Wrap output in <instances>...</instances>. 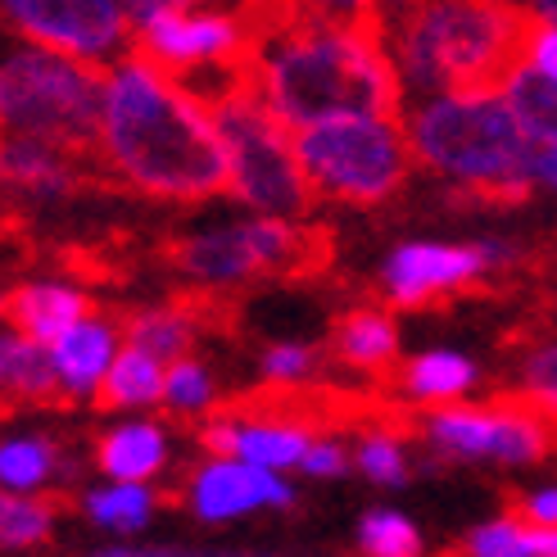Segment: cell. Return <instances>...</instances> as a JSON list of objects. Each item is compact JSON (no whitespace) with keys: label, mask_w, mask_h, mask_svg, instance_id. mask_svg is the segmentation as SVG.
Listing matches in <instances>:
<instances>
[{"label":"cell","mask_w":557,"mask_h":557,"mask_svg":"<svg viewBox=\"0 0 557 557\" xmlns=\"http://www.w3.org/2000/svg\"><path fill=\"white\" fill-rule=\"evenodd\" d=\"M96 159L146 200L200 205L227 195V146L213 100L136 50L104 69Z\"/></svg>","instance_id":"obj_1"},{"label":"cell","mask_w":557,"mask_h":557,"mask_svg":"<svg viewBox=\"0 0 557 557\" xmlns=\"http://www.w3.org/2000/svg\"><path fill=\"white\" fill-rule=\"evenodd\" d=\"M255 18L249 87L286 127L336 114H404L408 91L389 60L385 27H345L290 14L276 0H245Z\"/></svg>","instance_id":"obj_2"},{"label":"cell","mask_w":557,"mask_h":557,"mask_svg":"<svg viewBox=\"0 0 557 557\" xmlns=\"http://www.w3.org/2000/svg\"><path fill=\"white\" fill-rule=\"evenodd\" d=\"M535 14L504 0H422L385 23L408 100L440 91H504L525 60Z\"/></svg>","instance_id":"obj_3"},{"label":"cell","mask_w":557,"mask_h":557,"mask_svg":"<svg viewBox=\"0 0 557 557\" xmlns=\"http://www.w3.org/2000/svg\"><path fill=\"white\" fill-rule=\"evenodd\" d=\"M417 169L485 205H521L535 190V141L504 91H440L404 104Z\"/></svg>","instance_id":"obj_4"},{"label":"cell","mask_w":557,"mask_h":557,"mask_svg":"<svg viewBox=\"0 0 557 557\" xmlns=\"http://www.w3.org/2000/svg\"><path fill=\"white\" fill-rule=\"evenodd\" d=\"M104 69L33 41L0 46V132L41 136L64 150L96 154Z\"/></svg>","instance_id":"obj_5"},{"label":"cell","mask_w":557,"mask_h":557,"mask_svg":"<svg viewBox=\"0 0 557 557\" xmlns=\"http://www.w3.org/2000/svg\"><path fill=\"white\" fill-rule=\"evenodd\" d=\"M318 200L376 209L408 186L417 159L404 114H336L295 132Z\"/></svg>","instance_id":"obj_6"},{"label":"cell","mask_w":557,"mask_h":557,"mask_svg":"<svg viewBox=\"0 0 557 557\" xmlns=\"http://www.w3.org/2000/svg\"><path fill=\"white\" fill-rule=\"evenodd\" d=\"M213 114L227 146V195L245 213L304 218L313 209V186L299 163L295 127H286L249 87V77L213 96Z\"/></svg>","instance_id":"obj_7"},{"label":"cell","mask_w":557,"mask_h":557,"mask_svg":"<svg viewBox=\"0 0 557 557\" xmlns=\"http://www.w3.org/2000/svg\"><path fill=\"white\" fill-rule=\"evenodd\" d=\"M322 259V240L299 218L240 213L177 240L173 263L200 290H236L259 276L304 272Z\"/></svg>","instance_id":"obj_8"},{"label":"cell","mask_w":557,"mask_h":557,"mask_svg":"<svg viewBox=\"0 0 557 557\" xmlns=\"http://www.w3.org/2000/svg\"><path fill=\"white\" fill-rule=\"evenodd\" d=\"M249 46H255V18H249L245 0H218L205 10H182V14H159L136 27V54H146L159 69L177 73L190 87H205L213 77L209 100L218 91L245 82L249 69Z\"/></svg>","instance_id":"obj_9"},{"label":"cell","mask_w":557,"mask_h":557,"mask_svg":"<svg viewBox=\"0 0 557 557\" xmlns=\"http://www.w3.org/2000/svg\"><path fill=\"white\" fill-rule=\"evenodd\" d=\"M422 435L444 458L508 462V467L540 462L557 444L553 417H544L535 404H525V399H512V404H444L422 422Z\"/></svg>","instance_id":"obj_10"},{"label":"cell","mask_w":557,"mask_h":557,"mask_svg":"<svg viewBox=\"0 0 557 557\" xmlns=\"http://www.w3.org/2000/svg\"><path fill=\"white\" fill-rule=\"evenodd\" d=\"M0 33L109 69L136 46L123 0H0Z\"/></svg>","instance_id":"obj_11"},{"label":"cell","mask_w":557,"mask_h":557,"mask_svg":"<svg viewBox=\"0 0 557 557\" xmlns=\"http://www.w3.org/2000/svg\"><path fill=\"white\" fill-rule=\"evenodd\" d=\"M186 508L195 521L205 525H227L255 512H286L295 508V485L286 481V471H268L232 454H209L205 462L190 467L186 476Z\"/></svg>","instance_id":"obj_12"},{"label":"cell","mask_w":557,"mask_h":557,"mask_svg":"<svg viewBox=\"0 0 557 557\" xmlns=\"http://www.w3.org/2000/svg\"><path fill=\"white\" fill-rule=\"evenodd\" d=\"M490 272L481 240L449 245V240H404L381 263V290L395 309H426V304L458 295Z\"/></svg>","instance_id":"obj_13"},{"label":"cell","mask_w":557,"mask_h":557,"mask_svg":"<svg viewBox=\"0 0 557 557\" xmlns=\"http://www.w3.org/2000/svg\"><path fill=\"white\" fill-rule=\"evenodd\" d=\"M313 435L318 431L290 412H213L200 440L209 454H232L268 471H299Z\"/></svg>","instance_id":"obj_14"},{"label":"cell","mask_w":557,"mask_h":557,"mask_svg":"<svg viewBox=\"0 0 557 557\" xmlns=\"http://www.w3.org/2000/svg\"><path fill=\"white\" fill-rule=\"evenodd\" d=\"M123 345H127L123 322L104 318V313H87L77 326H69L64 336L50 345L60 399L64 404H100L104 376H109V368H114Z\"/></svg>","instance_id":"obj_15"},{"label":"cell","mask_w":557,"mask_h":557,"mask_svg":"<svg viewBox=\"0 0 557 557\" xmlns=\"http://www.w3.org/2000/svg\"><path fill=\"white\" fill-rule=\"evenodd\" d=\"M77 150H64L41 136H18V132H0V186H10L27 200H69L82 182L77 169Z\"/></svg>","instance_id":"obj_16"},{"label":"cell","mask_w":557,"mask_h":557,"mask_svg":"<svg viewBox=\"0 0 557 557\" xmlns=\"http://www.w3.org/2000/svg\"><path fill=\"white\" fill-rule=\"evenodd\" d=\"M173 458V440L150 412H127L96 440V467L104 481H159Z\"/></svg>","instance_id":"obj_17"},{"label":"cell","mask_w":557,"mask_h":557,"mask_svg":"<svg viewBox=\"0 0 557 557\" xmlns=\"http://www.w3.org/2000/svg\"><path fill=\"white\" fill-rule=\"evenodd\" d=\"M91 313V295L77 282H60V276H37V282H23L5 295V313L0 322L18 326L23 336H33L41 345H54L69 326H77Z\"/></svg>","instance_id":"obj_18"},{"label":"cell","mask_w":557,"mask_h":557,"mask_svg":"<svg viewBox=\"0 0 557 557\" xmlns=\"http://www.w3.org/2000/svg\"><path fill=\"white\" fill-rule=\"evenodd\" d=\"M60 399L50 345L0 322V404H50Z\"/></svg>","instance_id":"obj_19"},{"label":"cell","mask_w":557,"mask_h":557,"mask_svg":"<svg viewBox=\"0 0 557 557\" xmlns=\"http://www.w3.org/2000/svg\"><path fill=\"white\" fill-rule=\"evenodd\" d=\"M476 381H481V368L458 349H426L399 368V389L412 404H431V408L462 404Z\"/></svg>","instance_id":"obj_20"},{"label":"cell","mask_w":557,"mask_h":557,"mask_svg":"<svg viewBox=\"0 0 557 557\" xmlns=\"http://www.w3.org/2000/svg\"><path fill=\"white\" fill-rule=\"evenodd\" d=\"M159 512V490L154 481H100L82 494V517H87L96 531L132 540L141 535Z\"/></svg>","instance_id":"obj_21"},{"label":"cell","mask_w":557,"mask_h":557,"mask_svg":"<svg viewBox=\"0 0 557 557\" xmlns=\"http://www.w3.org/2000/svg\"><path fill=\"white\" fill-rule=\"evenodd\" d=\"M331 349L354 372H385L399 358V326L385 309H354L331 331Z\"/></svg>","instance_id":"obj_22"},{"label":"cell","mask_w":557,"mask_h":557,"mask_svg":"<svg viewBox=\"0 0 557 557\" xmlns=\"http://www.w3.org/2000/svg\"><path fill=\"white\" fill-rule=\"evenodd\" d=\"M163 376H169V363L136 345H123L114 368L104 376L100 404L114 412H146V408H163Z\"/></svg>","instance_id":"obj_23"},{"label":"cell","mask_w":557,"mask_h":557,"mask_svg":"<svg viewBox=\"0 0 557 557\" xmlns=\"http://www.w3.org/2000/svg\"><path fill=\"white\" fill-rule=\"evenodd\" d=\"M123 336H127V345L173 363V358L190 354L195 336H200V313H195L190 304H150V309H136L123 322Z\"/></svg>","instance_id":"obj_24"},{"label":"cell","mask_w":557,"mask_h":557,"mask_svg":"<svg viewBox=\"0 0 557 557\" xmlns=\"http://www.w3.org/2000/svg\"><path fill=\"white\" fill-rule=\"evenodd\" d=\"M64 471V454L50 435H5L0 440V490L14 494H46Z\"/></svg>","instance_id":"obj_25"},{"label":"cell","mask_w":557,"mask_h":557,"mask_svg":"<svg viewBox=\"0 0 557 557\" xmlns=\"http://www.w3.org/2000/svg\"><path fill=\"white\" fill-rule=\"evenodd\" d=\"M163 412L182 417V422H209L218 412V376L205 358L182 354L169 363V376H163Z\"/></svg>","instance_id":"obj_26"},{"label":"cell","mask_w":557,"mask_h":557,"mask_svg":"<svg viewBox=\"0 0 557 557\" xmlns=\"http://www.w3.org/2000/svg\"><path fill=\"white\" fill-rule=\"evenodd\" d=\"M504 96L517 109V119H521L525 132H531L535 146H557V82L553 77L521 64L504 82Z\"/></svg>","instance_id":"obj_27"},{"label":"cell","mask_w":557,"mask_h":557,"mask_svg":"<svg viewBox=\"0 0 557 557\" xmlns=\"http://www.w3.org/2000/svg\"><path fill=\"white\" fill-rule=\"evenodd\" d=\"M54 504L46 494L0 490V548H37L54 531Z\"/></svg>","instance_id":"obj_28"},{"label":"cell","mask_w":557,"mask_h":557,"mask_svg":"<svg viewBox=\"0 0 557 557\" xmlns=\"http://www.w3.org/2000/svg\"><path fill=\"white\" fill-rule=\"evenodd\" d=\"M354 540L363 557H422V531L399 508H368Z\"/></svg>","instance_id":"obj_29"},{"label":"cell","mask_w":557,"mask_h":557,"mask_svg":"<svg viewBox=\"0 0 557 557\" xmlns=\"http://www.w3.org/2000/svg\"><path fill=\"white\" fill-rule=\"evenodd\" d=\"M354 467L381 490H399L408 485V449H404V435L399 431H385V426H372L358 435V449H354Z\"/></svg>","instance_id":"obj_30"},{"label":"cell","mask_w":557,"mask_h":557,"mask_svg":"<svg viewBox=\"0 0 557 557\" xmlns=\"http://www.w3.org/2000/svg\"><path fill=\"white\" fill-rule=\"evenodd\" d=\"M462 553L467 557H540V525L521 521L517 512L498 517V521H485V525H476V531L467 535Z\"/></svg>","instance_id":"obj_31"},{"label":"cell","mask_w":557,"mask_h":557,"mask_svg":"<svg viewBox=\"0 0 557 557\" xmlns=\"http://www.w3.org/2000/svg\"><path fill=\"white\" fill-rule=\"evenodd\" d=\"M259 372L276 389H295V385L318 376V349L313 345H299V341H276V345L263 349Z\"/></svg>","instance_id":"obj_32"},{"label":"cell","mask_w":557,"mask_h":557,"mask_svg":"<svg viewBox=\"0 0 557 557\" xmlns=\"http://www.w3.org/2000/svg\"><path fill=\"white\" fill-rule=\"evenodd\" d=\"M517 381H521V399L557 422V345H540L525 354Z\"/></svg>","instance_id":"obj_33"},{"label":"cell","mask_w":557,"mask_h":557,"mask_svg":"<svg viewBox=\"0 0 557 557\" xmlns=\"http://www.w3.org/2000/svg\"><path fill=\"white\" fill-rule=\"evenodd\" d=\"M290 14L322 18V23H345V27H385L381 0H276Z\"/></svg>","instance_id":"obj_34"},{"label":"cell","mask_w":557,"mask_h":557,"mask_svg":"<svg viewBox=\"0 0 557 557\" xmlns=\"http://www.w3.org/2000/svg\"><path fill=\"white\" fill-rule=\"evenodd\" d=\"M349 467H354V454L345 449V440H336V435H313L309 454H304V462H299V471L309 481H341Z\"/></svg>","instance_id":"obj_35"},{"label":"cell","mask_w":557,"mask_h":557,"mask_svg":"<svg viewBox=\"0 0 557 557\" xmlns=\"http://www.w3.org/2000/svg\"><path fill=\"white\" fill-rule=\"evenodd\" d=\"M525 69H535L544 77L557 82V23H531V37H525Z\"/></svg>","instance_id":"obj_36"},{"label":"cell","mask_w":557,"mask_h":557,"mask_svg":"<svg viewBox=\"0 0 557 557\" xmlns=\"http://www.w3.org/2000/svg\"><path fill=\"white\" fill-rule=\"evenodd\" d=\"M517 517L540 525V531H553L557 525V485H540L531 494H521L517 498Z\"/></svg>","instance_id":"obj_37"},{"label":"cell","mask_w":557,"mask_h":557,"mask_svg":"<svg viewBox=\"0 0 557 557\" xmlns=\"http://www.w3.org/2000/svg\"><path fill=\"white\" fill-rule=\"evenodd\" d=\"M127 5V14H132V23L141 27V23H150V18H159V14H182V10H205V5H218V0H123Z\"/></svg>","instance_id":"obj_38"},{"label":"cell","mask_w":557,"mask_h":557,"mask_svg":"<svg viewBox=\"0 0 557 557\" xmlns=\"http://www.w3.org/2000/svg\"><path fill=\"white\" fill-rule=\"evenodd\" d=\"M87 557H205V553L173 548V544H104V548H91Z\"/></svg>","instance_id":"obj_39"},{"label":"cell","mask_w":557,"mask_h":557,"mask_svg":"<svg viewBox=\"0 0 557 557\" xmlns=\"http://www.w3.org/2000/svg\"><path fill=\"white\" fill-rule=\"evenodd\" d=\"M535 186L557 195V146H540L535 150Z\"/></svg>","instance_id":"obj_40"},{"label":"cell","mask_w":557,"mask_h":557,"mask_svg":"<svg viewBox=\"0 0 557 557\" xmlns=\"http://www.w3.org/2000/svg\"><path fill=\"white\" fill-rule=\"evenodd\" d=\"M412 5H422V0H381V18L389 23V18H399V14H408Z\"/></svg>","instance_id":"obj_41"},{"label":"cell","mask_w":557,"mask_h":557,"mask_svg":"<svg viewBox=\"0 0 557 557\" xmlns=\"http://www.w3.org/2000/svg\"><path fill=\"white\" fill-rule=\"evenodd\" d=\"M525 10H531L540 23H557V0H531Z\"/></svg>","instance_id":"obj_42"},{"label":"cell","mask_w":557,"mask_h":557,"mask_svg":"<svg viewBox=\"0 0 557 557\" xmlns=\"http://www.w3.org/2000/svg\"><path fill=\"white\" fill-rule=\"evenodd\" d=\"M540 557H557V525L553 531H540Z\"/></svg>","instance_id":"obj_43"},{"label":"cell","mask_w":557,"mask_h":557,"mask_svg":"<svg viewBox=\"0 0 557 557\" xmlns=\"http://www.w3.org/2000/svg\"><path fill=\"white\" fill-rule=\"evenodd\" d=\"M504 5H521V10H525V5H531V0H504Z\"/></svg>","instance_id":"obj_44"},{"label":"cell","mask_w":557,"mask_h":557,"mask_svg":"<svg viewBox=\"0 0 557 557\" xmlns=\"http://www.w3.org/2000/svg\"><path fill=\"white\" fill-rule=\"evenodd\" d=\"M0 313H5V299H0Z\"/></svg>","instance_id":"obj_45"}]
</instances>
